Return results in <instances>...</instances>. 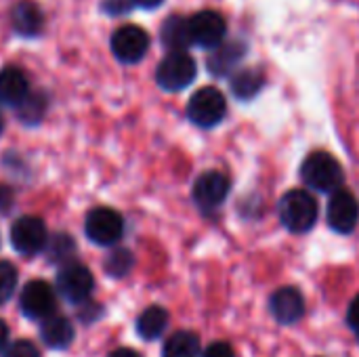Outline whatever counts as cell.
Segmentation results:
<instances>
[{
	"label": "cell",
	"mask_w": 359,
	"mask_h": 357,
	"mask_svg": "<svg viewBox=\"0 0 359 357\" xmlns=\"http://www.w3.org/2000/svg\"><path fill=\"white\" fill-rule=\"evenodd\" d=\"M301 179L307 187L318 191H337L343 181L345 173L341 162L328 151H313L305 158L301 166Z\"/></svg>",
	"instance_id": "cell-1"
},
{
	"label": "cell",
	"mask_w": 359,
	"mask_h": 357,
	"mask_svg": "<svg viewBox=\"0 0 359 357\" xmlns=\"http://www.w3.org/2000/svg\"><path fill=\"white\" fill-rule=\"evenodd\" d=\"M320 208L316 198L307 189H290L280 200V219L292 234L309 231L318 221Z\"/></svg>",
	"instance_id": "cell-2"
},
{
	"label": "cell",
	"mask_w": 359,
	"mask_h": 357,
	"mask_svg": "<svg viewBox=\"0 0 359 357\" xmlns=\"http://www.w3.org/2000/svg\"><path fill=\"white\" fill-rule=\"evenodd\" d=\"M198 67L189 53L185 50H170L156 69V82L160 88L168 93H177L187 88L196 80Z\"/></svg>",
	"instance_id": "cell-3"
},
{
	"label": "cell",
	"mask_w": 359,
	"mask_h": 357,
	"mask_svg": "<svg viewBox=\"0 0 359 357\" xmlns=\"http://www.w3.org/2000/svg\"><path fill=\"white\" fill-rule=\"evenodd\" d=\"M227 114V101L225 95L215 86H204L196 90L187 103V116L194 124L202 128L217 126Z\"/></svg>",
	"instance_id": "cell-4"
},
{
	"label": "cell",
	"mask_w": 359,
	"mask_h": 357,
	"mask_svg": "<svg viewBox=\"0 0 359 357\" xmlns=\"http://www.w3.org/2000/svg\"><path fill=\"white\" fill-rule=\"evenodd\" d=\"M84 231H86V238L93 244L114 246L124 234V221H122L120 213H116L114 208L99 206V208H93L86 215Z\"/></svg>",
	"instance_id": "cell-5"
},
{
	"label": "cell",
	"mask_w": 359,
	"mask_h": 357,
	"mask_svg": "<svg viewBox=\"0 0 359 357\" xmlns=\"http://www.w3.org/2000/svg\"><path fill=\"white\" fill-rule=\"evenodd\" d=\"M95 288L90 269L82 263H65L57 274V290L69 303H84Z\"/></svg>",
	"instance_id": "cell-6"
},
{
	"label": "cell",
	"mask_w": 359,
	"mask_h": 357,
	"mask_svg": "<svg viewBox=\"0 0 359 357\" xmlns=\"http://www.w3.org/2000/svg\"><path fill=\"white\" fill-rule=\"evenodd\" d=\"M48 234L40 217H19L11 227V244L19 255L32 257L46 248Z\"/></svg>",
	"instance_id": "cell-7"
},
{
	"label": "cell",
	"mask_w": 359,
	"mask_h": 357,
	"mask_svg": "<svg viewBox=\"0 0 359 357\" xmlns=\"http://www.w3.org/2000/svg\"><path fill=\"white\" fill-rule=\"evenodd\" d=\"M149 50V36L139 25H122L111 34V53L122 63H139Z\"/></svg>",
	"instance_id": "cell-8"
},
{
	"label": "cell",
	"mask_w": 359,
	"mask_h": 357,
	"mask_svg": "<svg viewBox=\"0 0 359 357\" xmlns=\"http://www.w3.org/2000/svg\"><path fill=\"white\" fill-rule=\"evenodd\" d=\"M189 34L191 42L202 48H215L225 40L227 23L225 17L217 11H200L189 17Z\"/></svg>",
	"instance_id": "cell-9"
},
{
	"label": "cell",
	"mask_w": 359,
	"mask_h": 357,
	"mask_svg": "<svg viewBox=\"0 0 359 357\" xmlns=\"http://www.w3.org/2000/svg\"><path fill=\"white\" fill-rule=\"evenodd\" d=\"M229 177L225 173L219 170H206L204 175H200L194 183V200L200 208L204 210H215L219 208L225 198L229 196Z\"/></svg>",
	"instance_id": "cell-10"
},
{
	"label": "cell",
	"mask_w": 359,
	"mask_h": 357,
	"mask_svg": "<svg viewBox=\"0 0 359 357\" xmlns=\"http://www.w3.org/2000/svg\"><path fill=\"white\" fill-rule=\"evenodd\" d=\"M358 198L349 189H343V187H339L337 191H332V198L328 202V225L337 234H351L358 227Z\"/></svg>",
	"instance_id": "cell-11"
},
{
	"label": "cell",
	"mask_w": 359,
	"mask_h": 357,
	"mask_svg": "<svg viewBox=\"0 0 359 357\" xmlns=\"http://www.w3.org/2000/svg\"><path fill=\"white\" fill-rule=\"evenodd\" d=\"M21 311L32 318V320H46L55 314L57 307V297L55 290L44 282V280H32L19 299Z\"/></svg>",
	"instance_id": "cell-12"
},
{
	"label": "cell",
	"mask_w": 359,
	"mask_h": 357,
	"mask_svg": "<svg viewBox=\"0 0 359 357\" xmlns=\"http://www.w3.org/2000/svg\"><path fill=\"white\" fill-rule=\"evenodd\" d=\"M269 307H271L273 318L280 324H294L305 314V299H303V295H301L299 288L284 286V288H278L271 295Z\"/></svg>",
	"instance_id": "cell-13"
},
{
	"label": "cell",
	"mask_w": 359,
	"mask_h": 357,
	"mask_svg": "<svg viewBox=\"0 0 359 357\" xmlns=\"http://www.w3.org/2000/svg\"><path fill=\"white\" fill-rule=\"evenodd\" d=\"M11 23L13 29L23 36V38H34L42 32L44 27V15L40 11V6L36 2L29 0H21L13 6L11 11Z\"/></svg>",
	"instance_id": "cell-14"
},
{
	"label": "cell",
	"mask_w": 359,
	"mask_h": 357,
	"mask_svg": "<svg viewBox=\"0 0 359 357\" xmlns=\"http://www.w3.org/2000/svg\"><path fill=\"white\" fill-rule=\"evenodd\" d=\"M29 95V82L19 67H4L0 72V103L17 107Z\"/></svg>",
	"instance_id": "cell-15"
},
{
	"label": "cell",
	"mask_w": 359,
	"mask_h": 357,
	"mask_svg": "<svg viewBox=\"0 0 359 357\" xmlns=\"http://www.w3.org/2000/svg\"><path fill=\"white\" fill-rule=\"evenodd\" d=\"M246 44L240 40H231V42H221L219 46H215V53H210L208 57V69L215 76H225L231 69L238 67V63L242 61V57L246 55Z\"/></svg>",
	"instance_id": "cell-16"
},
{
	"label": "cell",
	"mask_w": 359,
	"mask_h": 357,
	"mask_svg": "<svg viewBox=\"0 0 359 357\" xmlns=\"http://www.w3.org/2000/svg\"><path fill=\"white\" fill-rule=\"evenodd\" d=\"M40 337H42L46 347H50V349H65L74 341V328H72L69 320L59 318V316H50V318H46L42 322Z\"/></svg>",
	"instance_id": "cell-17"
},
{
	"label": "cell",
	"mask_w": 359,
	"mask_h": 357,
	"mask_svg": "<svg viewBox=\"0 0 359 357\" xmlns=\"http://www.w3.org/2000/svg\"><path fill=\"white\" fill-rule=\"evenodd\" d=\"M162 44L168 50H185L191 44V34H189V19L181 15H172L164 21L162 29Z\"/></svg>",
	"instance_id": "cell-18"
},
{
	"label": "cell",
	"mask_w": 359,
	"mask_h": 357,
	"mask_svg": "<svg viewBox=\"0 0 359 357\" xmlns=\"http://www.w3.org/2000/svg\"><path fill=\"white\" fill-rule=\"evenodd\" d=\"M265 86V74L257 67H246L238 69L231 78V93L240 101H250L255 99Z\"/></svg>",
	"instance_id": "cell-19"
},
{
	"label": "cell",
	"mask_w": 359,
	"mask_h": 357,
	"mask_svg": "<svg viewBox=\"0 0 359 357\" xmlns=\"http://www.w3.org/2000/svg\"><path fill=\"white\" fill-rule=\"evenodd\" d=\"M166 326H168V311L164 307H158V305L147 307L137 320V332L145 341L158 339L166 330Z\"/></svg>",
	"instance_id": "cell-20"
},
{
	"label": "cell",
	"mask_w": 359,
	"mask_h": 357,
	"mask_svg": "<svg viewBox=\"0 0 359 357\" xmlns=\"http://www.w3.org/2000/svg\"><path fill=\"white\" fill-rule=\"evenodd\" d=\"M200 339L189 330L175 332L162 347V357H198Z\"/></svg>",
	"instance_id": "cell-21"
},
{
	"label": "cell",
	"mask_w": 359,
	"mask_h": 357,
	"mask_svg": "<svg viewBox=\"0 0 359 357\" xmlns=\"http://www.w3.org/2000/svg\"><path fill=\"white\" fill-rule=\"evenodd\" d=\"M46 250H48V259L53 263H69V259L76 252V244L67 234H57L46 242Z\"/></svg>",
	"instance_id": "cell-22"
},
{
	"label": "cell",
	"mask_w": 359,
	"mask_h": 357,
	"mask_svg": "<svg viewBox=\"0 0 359 357\" xmlns=\"http://www.w3.org/2000/svg\"><path fill=\"white\" fill-rule=\"evenodd\" d=\"M19 109V118L21 122L25 124H36L40 122V118L44 116V109H46V99L38 93H29L21 105H17Z\"/></svg>",
	"instance_id": "cell-23"
},
{
	"label": "cell",
	"mask_w": 359,
	"mask_h": 357,
	"mask_svg": "<svg viewBox=\"0 0 359 357\" xmlns=\"http://www.w3.org/2000/svg\"><path fill=\"white\" fill-rule=\"evenodd\" d=\"M135 265V257L126 248H116L107 259H105V271L111 278H124Z\"/></svg>",
	"instance_id": "cell-24"
},
{
	"label": "cell",
	"mask_w": 359,
	"mask_h": 357,
	"mask_svg": "<svg viewBox=\"0 0 359 357\" xmlns=\"http://www.w3.org/2000/svg\"><path fill=\"white\" fill-rule=\"evenodd\" d=\"M17 288V269L8 261H0V303H6Z\"/></svg>",
	"instance_id": "cell-25"
},
{
	"label": "cell",
	"mask_w": 359,
	"mask_h": 357,
	"mask_svg": "<svg viewBox=\"0 0 359 357\" xmlns=\"http://www.w3.org/2000/svg\"><path fill=\"white\" fill-rule=\"evenodd\" d=\"M4 357H40V351L32 341H17L6 349Z\"/></svg>",
	"instance_id": "cell-26"
},
{
	"label": "cell",
	"mask_w": 359,
	"mask_h": 357,
	"mask_svg": "<svg viewBox=\"0 0 359 357\" xmlns=\"http://www.w3.org/2000/svg\"><path fill=\"white\" fill-rule=\"evenodd\" d=\"M101 6L109 15H124V13H128L135 6V2L133 0H103Z\"/></svg>",
	"instance_id": "cell-27"
},
{
	"label": "cell",
	"mask_w": 359,
	"mask_h": 357,
	"mask_svg": "<svg viewBox=\"0 0 359 357\" xmlns=\"http://www.w3.org/2000/svg\"><path fill=\"white\" fill-rule=\"evenodd\" d=\"M202 357H236V353H233V349H231L229 343L217 341V343H212V345L206 347V351H204Z\"/></svg>",
	"instance_id": "cell-28"
},
{
	"label": "cell",
	"mask_w": 359,
	"mask_h": 357,
	"mask_svg": "<svg viewBox=\"0 0 359 357\" xmlns=\"http://www.w3.org/2000/svg\"><path fill=\"white\" fill-rule=\"evenodd\" d=\"M347 322L353 330H359V295L351 301L349 311H347Z\"/></svg>",
	"instance_id": "cell-29"
},
{
	"label": "cell",
	"mask_w": 359,
	"mask_h": 357,
	"mask_svg": "<svg viewBox=\"0 0 359 357\" xmlns=\"http://www.w3.org/2000/svg\"><path fill=\"white\" fill-rule=\"evenodd\" d=\"M13 206V191L6 185H0V215Z\"/></svg>",
	"instance_id": "cell-30"
},
{
	"label": "cell",
	"mask_w": 359,
	"mask_h": 357,
	"mask_svg": "<svg viewBox=\"0 0 359 357\" xmlns=\"http://www.w3.org/2000/svg\"><path fill=\"white\" fill-rule=\"evenodd\" d=\"M6 341H8V328H6V324L0 320V353H2V349L6 347Z\"/></svg>",
	"instance_id": "cell-31"
},
{
	"label": "cell",
	"mask_w": 359,
	"mask_h": 357,
	"mask_svg": "<svg viewBox=\"0 0 359 357\" xmlns=\"http://www.w3.org/2000/svg\"><path fill=\"white\" fill-rule=\"evenodd\" d=\"M137 6H143V8H156V6H160L164 0H133Z\"/></svg>",
	"instance_id": "cell-32"
},
{
	"label": "cell",
	"mask_w": 359,
	"mask_h": 357,
	"mask_svg": "<svg viewBox=\"0 0 359 357\" xmlns=\"http://www.w3.org/2000/svg\"><path fill=\"white\" fill-rule=\"evenodd\" d=\"M107 357H141L137 351H133V349H116L114 353H109Z\"/></svg>",
	"instance_id": "cell-33"
},
{
	"label": "cell",
	"mask_w": 359,
	"mask_h": 357,
	"mask_svg": "<svg viewBox=\"0 0 359 357\" xmlns=\"http://www.w3.org/2000/svg\"><path fill=\"white\" fill-rule=\"evenodd\" d=\"M0 133H2V118H0Z\"/></svg>",
	"instance_id": "cell-34"
},
{
	"label": "cell",
	"mask_w": 359,
	"mask_h": 357,
	"mask_svg": "<svg viewBox=\"0 0 359 357\" xmlns=\"http://www.w3.org/2000/svg\"><path fill=\"white\" fill-rule=\"evenodd\" d=\"M355 335H358V341H359V330H355Z\"/></svg>",
	"instance_id": "cell-35"
}]
</instances>
